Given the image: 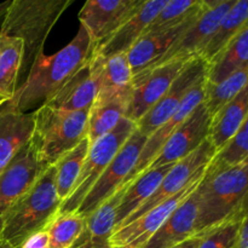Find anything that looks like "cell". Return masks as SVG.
<instances>
[{"label":"cell","mask_w":248,"mask_h":248,"mask_svg":"<svg viewBox=\"0 0 248 248\" xmlns=\"http://www.w3.org/2000/svg\"><path fill=\"white\" fill-rule=\"evenodd\" d=\"M93 44L80 24L77 35L53 55L39 53L29 68L26 81L16 89L10 101L22 113H34L45 106L65 82L89 61Z\"/></svg>","instance_id":"6da1fadb"},{"label":"cell","mask_w":248,"mask_h":248,"mask_svg":"<svg viewBox=\"0 0 248 248\" xmlns=\"http://www.w3.org/2000/svg\"><path fill=\"white\" fill-rule=\"evenodd\" d=\"M196 235L216 225L241 220L248 212V160L235 166L210 162L196 188Z\"/></svg>","instance_id":"7a4b0ae2"},{"label":"cell","mask_w":248,"mask_h":248,"mask_svg":"<svg viewBox=\"0 0 248 248\" xmlns=\"http://www.w3.org/2000/svg\"><path fill=\"white\" fill-rule=\"evenodd\" d=\"M55 182V167L50 166L34 186L12 206L2 222L0 237L14 248H19L31 235L44 230L60 211Z\"/></svg>","instance_id":"3957f363"},{"label":"cell","mask_w":248,"mask_h":248,"mask_svg":"<svg viewBox=\"0 0 248 248\" xmlns=\"http://www.w3.org/2000/svg\"><path fill=\"white\" fill-rule=\"evenodd\" d=\"M73 0H14L4 16L0 34L21 39L24 44L23 65L31 68L63 12Z\"/></svg>","instance_id":"277c9868"},{"label":"cell","mask_w":248,"mask_h":248,"mask_svg":"<svg viewBox=\"0 0 248 248\" xmlns=\"http://www.w3.org/2000/svg\"><path fill=\"white\" fill-rule=\"evenodd\" d=\"M89 111H68L48 104L34 111L31 144L41 162L53 166L60 157L87 137Z\"/></svg>","instance_id":"5b68a950"},{"label":"cell","mask_w":248,"mask_h":248,"mask_svg":"<svg viewBox=\"0 0 248 248\" xmlns=\"http://www.w3.org/2000/svg\"><path fill=\"white\" fill-rule=\"evenodd\" d=\"M136 128V123L127 118H123L110 132L90 144L89 153L82 165L79 178L75 182L70 195L62 202L58 212L78 211L92 186L98 181L104 170L108 167L120 148L135 132Z\"/></svg>","instance_id":"8992f818"},{"label":"cell","mask_w":248,"mask_h":248,"mask_svg":"<svg viewBox=\"0 0 248 248\" xmlns=\"http://www.w3.org/2000/svg\"><path fill=\"white\" fill-rule=\"evenodd\" d=\"M145 142L147 137L136 128L78 208L77 212L81 217H89L118 189L130 182V176L137 165Z\"/></svg>","instance_id":"52a82bcc"},{"label":"cell","mask_w":248,"mask_h":248,"mask_svg":"<svg viewBox=\"0 0 248 248\" xmlns=\"http://www.w3.org/2000/svg\"><path fill=\"white\" fill-rule=\"evenodd\" d=\"M236 0H203L202 12L199 15L186 33L170 47V50L145 70H150L172 61H188L200 57L201 52L217 31L220 22ZM143 70V72H145ZM142 73V72H140ZM137 75V74H136Z\"/></svg>","instance_id":"ba28073f"},{"label":"cell","mask_w":248,"mask_h":248,"mask_svg":"<svg viewBox=\"0 0 248 248\" xmlns=\"http://www.w3.org/2000/svg\"><path fill=\"white\" fill-rule=\"evenodd\" d=\"M216 153L217 150H216L215 145L211 143L210 140H206L195 152L182 159L181 161L173 164V166L171 167V170L167 172V174L160 183L156 191L121 227L143 216L148 211L154 208L155 206L173 198L184 189L189 188L191 184L201 181L206 169L215 157Z\"/></svg>","instance_id":"9c48e42d"},{"label":"cell","mask_w":248,"mask_h":248,"mask_svg":"<svg viewBox=\"0 0 248 248\" xmlns=\"http://www.w3.org/2000/svg\"><path fill=\"white\" fill-rule=\"evenodd\" d=\"M207 63L200 57L186 62L183 70L179 73L161 99L136 123L137 130L147 138L150 137L162 124L166 123L176 113L191 89L200 80L205 79L207 75Z\"/></svg>","instance_id":"30bf717a"},{"label":"cell","mask_w":248,"mask_h":248,"mask_svg":"<svg viewBox=\"0 0 248 248\" xmlns=\"http://www.w3.org/2000/svg\"><path fill=\"white\" fill-rule=\"evenodd\" d=\"M145 0H87L79 12L93 46L101 45L140 11Z\"/></svg>","instance_id":"8fae6325"},{"label":"cell","mask_w":248,"mask_h":248,"mask_svg":"<svg viewBox=\"0 0 248 248\" xmlns=\"http://www.w3.org/2000/svg\"><path fill=\"white\" fill-rule=\"evenodd\" d=\"M48 167L39 160L29 142L0 173V232L10 208L34 186Z\"/></svg>","instance_id":"7c38bea8"},{"label":"cell","mask_w":248,"mask_h":248,"mask_svg":"<svg viewBox=\"0 0 248 248\" xmlns=\"http://www.w3.org/2000/svg\"><path fill=\"white\" fill-rule=\"evenodd\" d=\"M210 127L211 115L202 102L172 133L148 170L173 165L190 155L208 140Z\"/></svg>","instance_id":"4fadbf2b"},{"label":"cell","mask_w":248,"mask_h":248,"mask_svg":"<svg viewBox=\"0 0 248 248\" xmlns=\"http://www.w3.org/2000/svg\"><path fill=\"white\" fill-rule=\"evenodd\" d=\"M186 63L183 61H172L135 75L132 97L125 118L133 123L142 119L166 93Z\"/></svg>","instance_id":"5bb4252c"},{"label":"cell","mask_w":248,"mask_h":248,"mask_svg":"<svg viewBox=\"0 0 248 248\" xmlns=\"http://www.w3.org/2000/svg\"><path fill=\"white\" fill-rule=\"evenodd\" d=\"M200 182L191 184L173 198L155 206L143 216L114 232L110 237V248H144L173 211L198 188Z\"/></svg>","instance_id":"9a60e30c"},{"label":"cell","mask_w":248,"mask_h":248,"mask_svg":"<svg viewBox=\"0 0 248 248\" xmlns=\"http://www.w3.org/2000/svg\"><path fill=\"white\" fill-rule=\"evenodd\" d=\"M101 68L102 57L92 52L85 65L46 104L68 111L90 110L98 94Z\"/></svg>","instance_id":"2e32d148"},{"label":"cell","mask_w":248,"mask_h":248,"mask_svg":"<svg viewBox=\"0 0 248 248\" xmlns=\"http://www.w3.org/2000/svg\"><path fill=\"white\" fill-rule=\"evenodd\" d=\"M205 84L206 78L200 80V81L191 89V91L186 94V98L182 102V104L179 106V108L177 109L176 113H174L166 123L162 124L150 137L147 138V142H145L144 147H143L142 152H140L137 165H136V167L133 169L132 173H131L130 176V182H132L133 179L137 178L140 174H142L143 172L147 171L148 167L150 166L152 161L155 159L157 153L161 150V148L164 147V144L167 142V140L171 137L172 133L177 130V127H178V126L181 125L191 113H193L194 109H195L196 107L200 106V104L202 103L203 98H205Z\"/></svg>","instance_id":"e0dca14e"},{"label":"cell","mask_w":248,"mask_h":248,"mask_svg":"<svg viewBox=\"0 0 248 248\" xmlns=\"http://www.w3.org/2000/svg\"><path fill=\"white\" fill-rule=\"evenodd\" d=\"M34 130V113H22L12 102L0 106V173L31 142Z\"/></svg>","instance_id":"ac0fdd59"},{"label":"cell","mask_w":248,"mask_h":248,"mask_svg":"<svg viewBox=\"0 0 248 248\" xmlns=\"http://www.w3.org/2000/svg\"><path fill=\"white\" fill-rule=\"evenodd\" d=\"M167 0H145L137 14L123 24L110 38L93 48V52L102 57H110L127 53L136 43L144 35L149 24L164 9Z\"/></svg>","instance_id":"d6986e66"},{"label":"cell","mask_w":248,"mask_h":248,"mask_svg":"<svg viewBox=\"0 0 248 248\" xmlns=\"http://www.w3.org/2000/svg\"><path fill=\"white\" fill-rule=\"evenodd\" d=\"M198 198L196 189L173 211L144 248H172L196 235Z\"/></svg>","instance_id":"ffe728a7"},{"label":"cell","mask_w":248,"mask_h":248,"mask_svg":"<svg viewBox=\"0 0 248 248\" xmlns=\"http://www.w3.org/2000/svg\"><path fill=\"white\" fill-rule=\"evenodd\" d=\"M128 183L124 184L93 213L85 218L84 229L70 248H110V237L115 230L116 210Z\"/></svg>","instance_id":"44dd1931"},{"label":"cell","mask_w":248,"mask_h":248,"mask_svg":"<svg viewBox=\"0 0 248 248\" xmlns=\"http://www.w3.org/2000/svg\"><path fill=\"white\" fill-rule=\"evenodd\" d=\"M203 7H205V4H203ZM201 12L182 23L181 26L174 27L170 31L144 34L127 52V58L133 77L160 60L170 50V47L186 33V29L195 22Z\"/></svg>","instance_id":"7402d4cb"},{"label":"cell","mask_w":248,"mask_h":248,"mask_svg":"<svg viewBox=\"0 0 248 248\" xmlns=\"http://www.w3.org/2000/svg\"><path fill=\"white\" fill-rule=\"evenodd\" d=\"M173 165H165L157 169H150L130 182L127 189L124 193L118 210H116L115 230L120 229L121 225L156 191L167 172Z\"/></svg>","instance_id":"603a6c76"},{"label":"cell","mask_w":248,"mask_h":248,"mask_svg":"<svg viewBox=\"0 0 248 248\" xmlns=\"http://www.w3.org/2000/svg\"><path fill=\"white\" fill-rule=\"evenodd\" d=\"M132 92L133 73L128 62L127 53L102 57L101 80L96 99L106 101L126 98L131 101Z\"/></svg>","instance_id":"cb8c5ba5"},{"label":"cell","mask_w":248,"mask_h":248,"mask_svg":"<svg viewBox=\"0 0 248 248\" xmlns=\"http://www.w3.org/2000/svg\"><path fill=\"white\" fill-rule=\"evenodd\" d=\"M247 118L248 85L211 119L208 140L217 152L241 130Z\"/></svg>","instance_id":"d4e9b609"},{"label":"cell","mask_w":248,"mask_h":248,"mask_svg":"<svg viewBox=\"0 0 248 248\" xmlns=\"http://www.w3.org/2000/svg\"><path fill=\"white\" fill-rule=\"evenodd\" d=\"M246 67H248V23L222 52L208 63L206 81L217 84L236 70Z\"/></svg>","instance_id":"484cf974"},{"label":"cell","mask_w":248,"mask_h":248,"mask_svg":"<svg viewBox=\"0 0 248 248\" xmlns=\"http://www.w3.org/2000/svg\"><path fill=\"white\" fill-rule=\"evenodd\" d=\"M248 23V0H236L234 6L229 10L224 18L220 22L219 27L203 51L200 58L206 63H210L216 56L222 52L223 48L241 31V29Z\"/></svg>","instance_id":"4316f807"},{"label":"cell","mask_w":248,"mask_h":248,"mask_svg":"<svg viewBox=\"0 0 248 248\" xmlns=\"http://www.w3.org/2000/svg\"><path fill=\"white\" fill-rule=\"evenodd\" d=\"M130 99L115 98L99 101L94 99L89 111L87 140L90 144L102 136L110 132L125 118L130 107Z\"/></svg>","instance_id":"83f0119b"},{"label":"cell","mask_w":248,"mask_h":248,"mask_svg":"<svg viewBox=\"0 0 248 248\" xmlns=\"http://www.w3.org/2000/svg\"><path fill=\"white\" fill-rule=\"evenodd\" d=\"M23 58V41L0 34V96L4 98L11 99L16 92Z\"/></svg>","instance_id":"f1b7e54d"},{"label":"cell","mask_w":248,"mask_h":248,"mask_svg":"<svg viewBox=\"0 0 248 248\" xmlns=\"http://www.w3.org/2000/svg\"><path fill=\"white\" fill-rule=\"evenodd\" d=\"M89 149L90 142L86 137L77 147L65 153L62 157H60L53 165L56 189H57L58 198L61 199L62 202L72 193L75 182L80 176Z\"/></svg>","instance_id":"f546056e"},{"label":"cell","mask_w":248,"mask_h":248,"mask_svg":"<svg viewBox=\"0 0 248 248\" xmlns=\"http://www.w3.org/2000/svg\"><path fill=\"white\" fill-rule=\"evenodd\" d=\"M248 85V67L236 70L217 84H205L203 104L211 119Z\"/></svg>","instance_id":"4dcf8cb0"},{"label":"cell","mask_w":248,"mask_h":248,"mask_svg":"<svg viewBox=\"0 0 248 248\" xmlns=\"http://www.w3.org/2000/svg\"><path fill=\"white\" fill-rule=\"evenodd\" d=\"M202 9L203 0H167L144 34L170 31L190 19Z\"/></svg>","instance_id":"1f68e13d"},{"label":"cell","mask_w":248,"mask_h":248,"mask_svg":"<svg viewBox=\"0 0 248 248\" xmlns=\"http://www.w3.org/2000/svg\"><path fill=\"white\" fill-rule=\"evenodd\" d=\"M85 218L75 212H58L45 230L48 235L50 248H70L81 234Z\"/></svg>","instance_id":"d6a6232c"},{"label":"cell","mask_w":248,"mask_h":248,"mask_svg":"<svg viewBox=\"0 0 248 248\" xmlns=\"http://www.w3.org/2000/svg\"><path fill=\"white\" fill-rule=\"evenodd\" d=\"M241 220H230L198 234L199 244L196 248H239Z\"/></svg>","instance_id":"836d02e7"},{"label":"cell","mask_w":248,"mask_h":248,"mask_svg":"<svg viewBox=\"0 0 248 248\" xmlns=\"http://www.w3.org/2000/svg\"><path fill=\"white\" fill-rule=\"evenodd\" d=\"M248 160V132L240 130L216 153L211 164L216 166H235Z\"/></svg>","instance_id":"e575fe53"},{"label":"cell","mask_w":248,"mask_h":248,"mask_svg":"<svg viewBox=\"0 0 248 248\" xmlns=\"http://www.w3.org/2000/svg\"><path fill=\"white\" fill-rule=\"evenodd\" d=\"M19 248H50L47 232L44 229L31 235Z\"/></svg>","instance_id":"d590c367"},{"label":"cell","mask_w":248,"mask_h":248,"mask_svg":"<svg viewBox=\"0 0 248 248\" xmlns=\"http://www.w3.org/2000/svg\"><path fill=\"white\" fill-rule=\"evenodd\" d=\"M239 248H248V212L241 220V225H240Z\"/></svg>","instance_id":"8d00e7d4"},{"label":"cell","mask_w":248,"mask_h":248,"mask_svg":"<svg viewBox=\"0 0 248 248\" xmlns=\"http://www.w3.org/2000/svg\"><path fill=\"white\" fill-rule=\"evenodd\" d=\"M198 244H199V235H195V236L190 237V239L186 240L184 242H182V244L177 245V246L172 248H196L198 247Z\"/></svg>","instance_id":"74e56055"},{"label":"cell","mask_w":248,"mask_h":248,"mask_svg":"<svg viewBox=\"0 0 248 248\" xmlns=\"http://www.w3.org/2000/svg\"><path fill=\"white\" fill-rule=\"evenodd\" d=\"M10 4H11V1H1V2H0V17L5 16L7 9H9Z\"/></svg>","instance_id":"f35d334b"},{"label":"cell","mask_w":248,"mask_h":248,"mask_svg":"<svg viewBox=\"0 0 248 248\" xmlns=\"http://www.w3.org/2000/svg\"><path fill=\"white\" fill-rule=\"evenodd\" d=\"M0 248H14V247L10 246V245L7 244V242H5L4 240H2L1 237H0Z\"/></svg>","instance_id":"ab89813d"},{"label":"cell","mask_w":248,"mask_h":248,"mask_svg":"<svg viewBox=\"0 0 248 248\" xmlns=\"http://www.w3.org/2000/svg\"><path fill=\"white\" fill-rule=\"evenodd\" d=\"M242 131H245V132H248V118L246 119V121H245L244 126L241 127Z\"/></svg>","instance_id":"60d3db41"},{"label":"cell","mask_w":248,"mask_h":248,"mask_svg":"<svg viewBox=\"0 0 248 248\" xmlns=\"http://www.w3.org/2000/svg\"><path fill=\"white\" fill-rule=\"evenodd\" d=\"M6 101H9V99H6V98H4V97L0 96V106H1V104H4Z\"/></svg>","instance_id":"b9f144b4"}]
</instances>
